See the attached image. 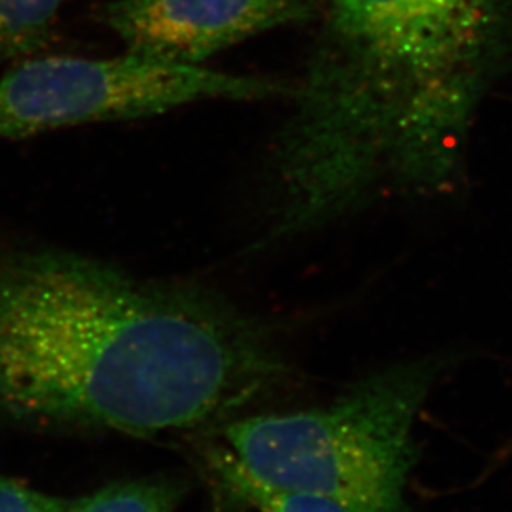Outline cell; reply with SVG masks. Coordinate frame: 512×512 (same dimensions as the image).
Wrapping results in <instances>:
<instances>
[{"label":"cell","instance_id":"obj_1","mask_svg":"<svg viewBox=\"0 0 512 512\" xmlns=\"http://www.w3.org/2000/svg\"><path fill=\"white\" fill-rule=\"evenodd\" d=\"M285 375L270 335L218 296L75 253L0 250V414L153 436Z\"/></svg>","mask_w":512,"mask_h":512},{"label":"cell","instance_id":"obj_2","mask_svg":"<svg viewBox=\"0 0 512 512\" xmlns=\"http://www.w3.org/2000/svg\"><path fill=\"white\" fill-rule=\"evenodd\" d=\"M512 0H323L325 29L273 155L276 213L310 232L386 182L453 162Z\"/></svg>","mask_w":512,"mask_h":512},{"label":"cell","instance_id":"obj_3","mask_svg":"<svg viewBox=\"0 0 512 512\" xmlns=\"http://www.w3.org/2000/svg\"><path fill=\"white\" fill-rule=\"evenodd\" d=\"M434 378L429 361L391 366L323 408L233 421L225 439L263 483L320 494L351 512H411L413 428Z\"/></svg>","mask_w":512,"mask_h":512},{"label":"cell","instance_id":"obj_4","mask_svg":"<svg viewBox=\"0 0 512 512\" xmlns=\"http://www.w3.org/2000/svg\"><path fill=\"white\" fill-rule=\"evenodd\" d=\"M291 94L280 82L172 64L127 52L114 59L27 60L0 79V138L69 125L140 119L200 100Z\"/></svg>","mask_w":512,"mask_h":512},{"label":"cell","instance_id":"obj_5","mask_svg":"<svg viewBox=\"0 0 512 512\" xmlns=\"http://www.w3.org/2000/svg\"><path fill=\"white\" fill-rule=\"evenodd\" d=\"M318 0H115L102 19L130 54L200 65L266 30L300 24Z\"/></svg>","mask_w":512,"mask_h":512},{"label":"cell","instance_id":"obj_6","mask_svg":"<svg viewBox=\"0 0 512 512\" xmlns=\"http://www.w3.org/2000/svg\"><path fill=\"white\" fill-rule=\"evenodd\" d=\"M207 454L210 468L228 489V493L256 512H351L340 503L320 494L278 488L253 478L238 463L232 451L215 448Z\"/></svg>","mask_w":512,"mask_h":512},{"label":"cell","instance_id":"obj_7","mask_svg":"<svg viewBox=\"0 0 512 512\" xmlns=\"http://www.w3.org/2000/svg\"><path fill=\"white\" fill-rule=\"evenodd\" d=\"M185 484L175 478L137 479L115 483L70 503L69 512H175Z\"/></svg>","mask_w":512,"mask_h":512},{"label":"cell","instance_id":"obj_8","mask_svg":"<svg viewBox=\"0 0 512 512\" xmlns=\"http://www.w3.org/2000/svg\"><path fill=\"white\" fill-rule=\"evenodd\" d=\"M62 0H0V59L32 54L47 40Z\"/></svg>","mask_w":512,"mask_h":512},{"label":"cell","instance_id":"obj_9","mask_svg":"<svg viewBox=\"0 0 512 512\" xmlns=\"http://www.w3.org/2000/svg\"><path fill=\"white\" fill-rule=\"evenodd\" d=\"M64 499L40 493L0 474V512H69Z\"/></svg>","mask_w":512,"mask_h":512}]
</instances>
